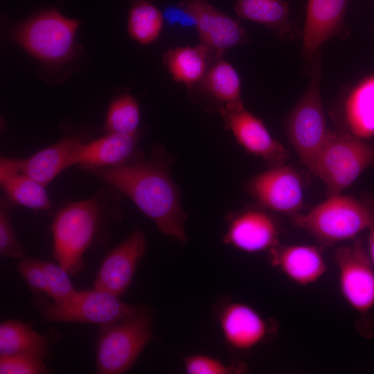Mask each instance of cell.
I'll return each mask as SVG.
<instances>
[{
    "mask_svg": "<svg viewBox=\"0 0 374 374\" xmlns=\"http://www.w3.org/2000/svg\"><path fill=\"white\" fill-rule=\"evenodd\" d=\"M87 170L127 196L161 233L186 242L187 215L181 206L179 188L162 160L133 159L116 166Z\"/></svg>",
    "mask_w": 374,
    "mask_h": 374,
    "instance_id": "obj_1",
    "label": "cell"
},
{
    "mask_svg": "<svg viewBox=\"0 0 374 374\" xmlns=\"http://www.w3.org/2000/svg\"><path fill=\"white\" fill-rule=\"evenodd\" d=\"M103 206L97 197L73 202L55 214L51 231L53 257L68 273L82 267V258L100 225Z\"/></svg>",
    "mask_w": 374,
    "mask_h": 374,
    "instance_id": "obj_2",
    "label": "cell"
},
{
    "mask_svg": "<svg viewBox=\"0 0 374 374\" xmlns=\"http://www.w3.org/2000/svg\"><path fill=\"white\" fill-rule=\"evenodd\" d=\"M152 311L137 310L119 321L100 326L96 369L100 374L126 373L152 339Z\"/></svg>",
    "mask_w": 374,
    "mask_h": 374,
    "instance_id": "obj_3",
    "label": "cell"
},
{
    "mask_svg": "<svg viewBox=\"0 0 374 374\" xmlns=\"http://www.w3.org/2000/svg\"><path fill=\"white\" fill-rule=\"evenodd\" d=\"M373 214L364 202L339 193L305 214L292 215L290 221L319 240L334 244L353 239L369 227Z\"/></svg>",
    "mask_w": 374,
    "mask_h": 374,
    "instance_id": "obj_4",
    "label": "cell"
},
{
    "mask_svg": "<svg viewBox=\"0 0 374 374\" xmlns=\"http://www.w3.org/2000/svg\"><path fill=\"white\" fill-rule=\"evenodd\" d=\"M80 24L51 9L19 25L10 37L38 60L59 64L75 55V34Z\"/></svg>",
    "mask_w": 374,
    "mask_h": 374,
    "instance_id": "obj_5",
    "label": "cell"
},
{
    "mask_svg": "<svg viewBox=\"0 0 374 374\" xmlns=\"http://www.w3.org/2000/svg\"><path fill=\"white\" fill-rule=\"evenodd\" d=\"M319 59L312 66L309 86L288 116L289 140L302 163L316 176L317 163L329 131L320 91Z\"/></svg>",
    "mask_w": 374,
    "mask_h": 374,
    "instance_id": "obj_6",
    "label": "cell"
},
{
    "mask_svg": "<svg viewBox=\"0 0 374 374\" xmlns=\"http://www.w3.org/2000/svg\"><path fill=\"white\" fill-rule=\"evenodd\" d=\"M374 166V145L347 132H330L319 154L316 176L329 197L349 187L366 168Z\"/></svg>",
    "mask_w": 374,
    "mask_h": 374,
    "instance_id": "obj_7",
    "label": "cell"
},
{
    "mask_svg": "<svg viewBox=\"0 0 374 374\" xmlns=\"http://www.w3.org/2000/svg\"><path fill=\"white\" fill-rule=\"evenodd\" d=\"M139 307L123 302L118 296L98 290L77 291L62 303H47L40 308L42 319L48 322H78L100 326L121 321Z\"/></svg>",
    "mask_w": 374,
    "mask_h": 374,
    "instance_id": "obj_8",
    "label": "cell"
},
{
    "mask_svg": "<svg viewBox=\"0 0 374 374\" xmlns=\"http://www.w3.org/2000/svg\"><path fill=\"white\" fill-rule=\"evenodd\" d=\"M334 259L344 298L355 310L367 312L374 305V267L362 241L337 248Z\"/></svg>",
    "mask_w": 374,
    "mask_h": 374,
    "instance_id": "obj_9",
    "label": "cell"
},
{
    "mask_svg": "<svg viewBox=\"0 0 374 374\" xmlns=\"http://www.w3.org/2000/svg\"><path fill=\"white\" fill-rule=\"evenodd\" d=\"M179 5L195 19L200 44L206 47L215 60L229 49L248 42L239 21L223 13L208 0H181Z\"/></svg>",
    "mask_w": 374,
    "mask_h": 374,
    "instance_id": "obj_10",
    "label": "cell"
},
{
    "mask_svg": "<svg viewBox=\"0 0 374 374\" xmlns=\"http://www.w3.org/2000/svg\"><path fill=\"white\" fill-rule=\"evenodd\" d=\"M217 318L225 343L238 351L263 343L274 327L248 304L226 299L219 304Z\"/></svg>",
    "mask_w": 374,
    "mask_h": 374,
    "instance_id": "obj_11",
    "label": "cell"
},
{
    "mask_svg": "<svg viewBox=\"0 0 374 374\" xmlns=\"http://www.w3.org/2000/svg\"><path fill=\"white\" fill-rule=\"evenodd\" d=\"M248 188L262 206L275 212L292 215L303 206L302 181L290 166H275L256 175Z\"/></svg>",
    "mask_w": 374,
    "mask_h": 374,
    "instance_id": "obj_12",
    "label": "cell"
},
{
    "mask_svg": "<svg viewBox=\"0 0 374 374\" xmlns=\"http://www.w3.org/2000/svg\"><path fill=\"white\" fill-rule=\"evenodd\" d=\"M143 232L134 229L103 259L93 283L94 289L119 296L130 287L146 251Z\"/></svg>",
    "mask_w": 374,
    "mask_h": 374,
    "instance_id": "obj_13",
    "label": "cell"
},
{
    "mask_svg": "<svg viewBox=\"0 0 374 374\" xmlns=\"http://www.w3.org/2000/svg\"><path fill=\"white\" fill-rule=\"evenodd\" d=\"M219 112L227 130L249 153L273 165H281L287 157L285 148L274 139L262 121L248 112L244 104L221 108Z\"/></svg>",
    "mask_w": 374,
    "mask_h": 374,
    "instance_id": "obj_14",
    "label": "cell"
},
{
    "mask_svg": "<svg viewBox=\"0 0 374 374\" xmlns=\"http://www.w3.org/2000/svg\"><path fill=\"white\" fill-rule=\"evenodd\" d=\"M223 242L247 253L269 251L278 245V230L267 213L246 210L229 217Z\"/></svg>",
    "mask_w": 374,
    "mask_h": 374,
    "instance_id": "obj_15",
    "label": "cell"
},
{
    "mask_svg": "<svg viewBox=\"0 0 374 374\" xmlns=\"http://www.w3.org/2000/svg\"><path fill=\"white\" fill-rule=\"evenodd\" d=\"M348 0H308L303 31L302 54L315 57L328 39L342 34Z\"/></svg>",
    "mask_w": 374,
    "mask_h": 374,
    "instance_id": "obj_16",
    "label": "cell"
},
{
    "mask_svg": "<svg viewBox=\"0 0 374 374\" xmlns=\"http://www.w3.org/2000/svg\"><path fill=\"white\" fill-rule=\"evenodd\" d=\"M138 134H107L90 143H82L75 149L71 165L85 170L118 166L134 159Z\"/></svg>",
    "mask_w": 374,
    "mask_h": 374,
    "instance_id": "obj_17",
    "label": "cell"
},
{
    "mask_svg": "<svg viewBox=\"0 0 374 374\" xmlns=\"http://www.w3.org/2000/svg\"><path fill=\"white\" fill-rule=\"evenodd\" d=\"M82 143L80 138L70 136L27 159L8 158V161L13 169L46 186L62 170L72 166L73 153Z\"/></svg>",
    "mask_w": 374,
    "mask_h": 374,
    "instance_id": "obj_18",
    "label": "cell"
},
{
    "mask_svg": "<svg viewBox=\"0 0 374 374\" xmlns=\"http://www.w3.org/2000/svg\"><path fill=\"white\" fill-rule=\"evenodd\" d=\"M269 260L290 279L301 285H308L323 276L327 265L314 246L278 245L269 250Z\"/></svg>",
    "mask_w": 374,
    "mask_h": 374,
    "instance_id": "obj_19",
    "label": "cell"
},
{
    "mask_svg": "<svg viewBox=\"0 0 374 374\" xmlns=\"http://www.w3.org/2000/svg\"><path fill=\"white\" fill-rule=\"evenodd\" d=\"M163 61L175 82L193 89L215 60L209 50L199 44L168 49L163 54Z\"/></svg>",
    "mask_w": 374,
    "mask_h": 374,
    "instance_id": "obj_20",
    "label": "cell"
},
{
    "mask_svg": "<svg viewBox=\"0 0 374 374\" xmlns=\"http://www.w3.org/2000/svg\"><path fill=\"white\" fill-rule=\"evenodd\" d=\"M196 85H198L202 95L220 104L219 109L243 104L239 74L222 57L212 63L204 78Z\"/></svg>",
    "mask_w": 374,
    "mask_h": 374,
    "instance_id": "obj_21",
    "label": "cell"
},
{
    "mask_svg": "<svg viewBox=\"0 0 374 374\" xmlns=\"http://www.w3.org/2000/svg\"><path fill=\"white\" fill-rule=\"evenodd\" d=\"M344 116L347 132L361 139L374 136V76L350 91L344 103Z\"/></svg>",
    "mask_w": 374,
    "mask_h": 374,
    "instance_id": "obj_22",
    "label": "cell"
},
{
    "mask_svg": "<svg viewBox=\"0 0 374 374\" xmlns=\"http://www.w3.org/2000/svg\"><path fill=\"white\" fill-rule=\"evenodd\" d=\"M235 11L240 18L263 25L280 38L293 36L289 6L284 0H237Z\"/></svg>",
    "mask_w": 374,
    "mask_h": 374,
    "instance_id": "obj_23",
    "label": "cell"
},
{
    "mask_svg": "<svg viewBox=\"0 0 374 374\" xmlns=\"http://www.w3.org/2000/svg\"><path fill=\"white\" fill-rule=\"evenodd\" d=\"M1 186L13 202L33 210H47L51 203L45 186L32 177L14 170L1 158Z\"/></svg>",
    "mask_w": 374,
    "mask_h": 374,
    "instance_id": "obj_24",
    "label": "cell"
},
{
    "mask_svg": "<svg viewBox=\"0 0 374 374\" xmlns=\"http://www.w3.org/2000/svg\"><path fill=\"white\" fill-rule=\"evenodd\" d=\"M30 353L43 359L50 354L47 337L35 331L29 323L10 319L0 324V356Z\"/></svg>",
    "mask_w": 374,
    "mask_h": 374,
    "instance_id": "obj_25",
    "label": "cell"
},
{
    "mask_svg": "<svg viewBox=\"0 0 374 374\" xmlns=\"http://www.w3.org/2000/svg\"><path fill=\"white\" fill-rule=\"evenodd\" d=\"M152 1L131 0L127 29L132 38L141 44L154 42L163 28V13Z\"/></svg>",
    "mask_w": 374,
    "mask_h": 374,
    "instance_id": "obj_26",
    "label": "cell"
},
{
    "mask_svg": "<svg viewBox=\"0 0 374 374\" xmlns=\"http://www.w3.org/2000/svg\"><path fill=\"white\" fill-rule=\"evenodd\" d=\"M140 121V110L136 100L123 94L109 105L105 127L108 133L136 134Z\"/></svg>",
    "mask_w": 374,
    "mask_h": 374,
    "instance_id": "obj_27",
    "label": "cell"
},
{
    "mask_svg": "<svg viewBox=\"0 0 374 374\" xmlns=\"http://www.w3.org/2000/svg\"><path fill=\"white\" fill-rule=\"evenodd\" d=\"M184 369L188 374H238L247 370L242 362L226 364L215 357L194 354L184 358Z\"/></svg>",
    "mask_w": 374,
    "mask_h": 374,
    "instance_id": "obj_28",
    "label": "cell"
},
{
    "mask_svg": "<svg viewBox=\"0 0 374 374\" xmlns=\"http://www.w3.org/2000/svg\"><path fill=\"white\" fill-rule=\"evenodd\" d=\"M46 285L47 294L56 303H62L71 297L77 290L73 287L68 272L60 265L40 260Z\"/></svg>",
    "mask_w": 374,
    "mask_h": 374,
    "instance_id": "obj_29",
    "label": "cell"
},
{
    "mask_svg": "<svg viewBox=\"0 0 374 374\" xmlns=\"http://www.w3.org/2000/svg\"><path fill=\"white\" fill-rule=\"evenodd\" d=\"M48 368L43 358L30 353L0 356L1 374H41Z\"/></svg>",
    "mask_w": 374,
    "mask_h": 374,
    "instance_id": "obj_30",
    "label": "cell"
},
{
    "mask_svg": "<svg viewBox=\"0 0 374 374\" xmlns=\"http://www.w3.org/2000/svg\"><path fill=\"white\" fill-rule=\"evenodd\" d=\"M0 253L17 258L25 257L26 249L19 242L11 224L9 208L3 200L0 208Z\"/></svg>",
    "mask_w": 374,
    "mask_h": 374,
    "instance_id": "obj_31",
    "label": "cell"
},
{
    "mask_svg": "<svg viewBox=\"0 0 374 374\" xmlns=\"http://www.w3.org/2000/svg\"><path fill=\"white\" fill-rule=\"evenodd\" d=\"M17 268L33 292L47 294L46 278L39 259L24 257L19 260Z\"/></svg>",
    "mask_w": 374,
    "mask_h": 374,
    "instance_id": "obj_32",
    "label": "cell"
},
{
    "mask_svg": "<svg viewBox=\"0 0 374 374\" xmlns=\"http://www.w3.org/2000/svg\"><path fill=\"white\" fill-rule=\"evenodd\" d=\"M163 19L170 25H179L184 27H195V18L182 6L177 5L167 7L163 13Z\"/></svg>",
    "mask_w": 374,
    "mask_h": 374,
    "instance_id": "obj_33",
    "label": "cell"
},
{
    "mask_svg": "<svg viewBox=\"0 0 374 374\" xmlns=\"http://www.w3.org/2000/svg\"><path fill=\"white\" fill-rule=\"evenodd\" d=\"M370 231L368 235L369 256L374 267V214L371 223L369 226Z\"/></svg>",
    "mask_w": 374,
    "mask_h": 374,
    "instance_id": "obj_34",
    "label": "cell"
}]
</instances>
